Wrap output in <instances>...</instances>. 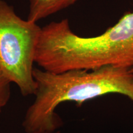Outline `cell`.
<instances>
[{
    "instance_id": "obj_1",
    "label": "cell",
    "mask_w": 133,
    "mask_h": 133,
    "mask_svg": "<svg viewBox=\"0 0 133 133\" xmlns=\"http://www.w3.org/2000/svg\"><path fill=\"white\" fill-rule=\"evenodd\" d=\"M41 69L59 73L111 66H133V11L124 14L102 34L82 37L74 33L68 19L41 28L35 54Z\"/></svg>"
},
{
    "instance_id": "obj_2",
    "label": "cell",
    "mask_w": 133,
    "mask_h": 133,
    "mask_svg": "<svg viewBox=\"0 0 133 133\" xmlns=\"http://www.w3.org/2000/svg\"><path fill=\"white\" fill-rule=\"evenodd\" d=\"M33 76L35 99L22 123L26 132L59 129L63 122L56 109L63 102H75L79 106L110 94H121L133 101V74L126 68L108 66L56 74L34 67Z\"/></svg>"
},
{
    "instance_id": "obj_3",
    "label": "cell",
    "mask_w": 133,
    "mask_h": 133,
    "mask_svg": "<svg viewBox=\"0 0 133 133\" xmlns=\"http://www.w3.org/2000/svg\"><path fill=\"white\" fill-rule=\"evenodd\" d=\"M41 28L18 16L12 6L0 0V65L23 96L34 95L35 54Z\"/></svg>"
},
{
    "instance_id": "obj_4",
    "label": "cell",
    "mask_w": 133,
    "mask_h": 133,
    "mask_svg": "<svg viewBox=\"0 0 133 133\" xmlns=\"http://www.w3.org/2000/svg\"><path fill=\"white\" fill-rule=\"evenodd\" d=\"M28 21L36 23L75 4L78 0H29Z\"/></svg>"
},
{
    "instance_id": "obj_5",
    "label": "cell",
    "mask_w": 133,
    "mask_h": 133,
    "mask_svg": "<svg viewBox=\"0 0 133 133\" xmlns=\"http://www.w3.org/2000/svg\"><path fill=\"white\" fill-rule=\"evenodd\" d=\"M11 83L0 65V114L11 98Z\"/></svg>"
},
{
    "instance_id": "obj_6",
    "label": "cell",
    "mask_w": 133,
    "mask_h": 133,
    "mask_svg": "<svg viewBox=\"0 0 133 133\" xmlns=\"http://www.w3.org/2000/svg\"><path fill=\"white\" fill-rule=\"evenodd\" d=\"M23 133H61L60 129L56 131H33V132H26L24 131Z\"/></svg>"
},
{
    "instance_id": "obj_7",
    "label": "cell",
    "mask_w": 133,
    "mask_h": 133,
    "mask_svg": "<svg viewBox=\"0 0 133 133\" xmlns=\"http://www.w3.org/2000/svg\"><path fill=\"white\" fill-rule=\"evenodd\" d=\"M129 70L131 71V72H132L133 74V66L132 68H131V69H129Z\"/></svg>"
},
{
    "instance_id": "obj_8",
    "label": "cell",
    "mask_w": 133,
    "mask_h": 133,
    "mask_svg": "<svg viewBox=\"0 0 133 133\" xmlns=\"http://www.w3.org/2000/svg\"><path fill=\"white\" fill-rule=\"evenodd\" d=\"M132 133H133V118H132Z\"/></svg>"
}]
</instances>
